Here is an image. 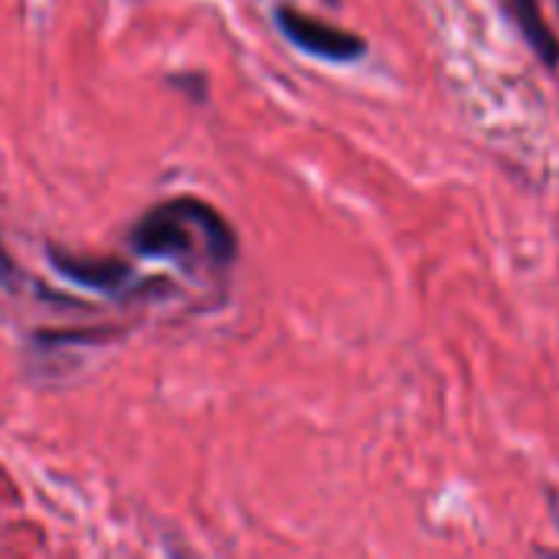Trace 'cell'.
<instances>
[{
	"mask_svg": "<svg viewBox=\"0 0 559 559\" xmlns=\"http://www.w3.org/2000/svg\"><path fill=\"white\" fill-rule=\"evenodd\" d=\"M49 262L59 275L92 292H118L131 278V265L115 255H75L66 249H49Z\"/></svg>",
	"mask_w": 559,
	"mask_h": 559,
	"instance_id": "obj_3",
	"label": "cell"
},
{
	"mask_svg": "<svg viewBox=\"0 0 559 559\" xmlns=\"http://www.w3.org/2000/svg\"><path fill=\"white\" fill-rule=\"evenodd\" d=\"M514 16H518L521 29H524V36H527L531 49H534L547 66H557L559 43H557V36H554V29L544 23L537 0H514Z\"/></svg>",
	"mask_w": 559,
	"mask_h": 559,
	"instance_id": "obj_4",
	"label": "cell"
},
{
	"mask_svg": "<svg viewBox=\"0 0 559 559\" xmlns=\"http://www.w3.org/2000/svg\"><path fill=\"white\" fill-rule=\"evenodd\" d=\"M278 20V29L288 36V43H295L298 49L318 56V59H331V62H354L367 52V43L364 36L350 33V29H341V26H331L318 16H308L295 7H278L275 13Z\"/></svg>",
	"mask_w": 559,
	"mask_h": 559,
	"instance_id": "obj_2",
	"label": "cell"
},
{
	"mask_svg": "<svg viewBox=\"0 0 559 559\" xmlns=\"http://www.w3.org/2000/svg\"><path fill=\"white\" fill-rule=\"evenodd\" d=\"M13 282H16V265L10 262V255L0 246V285H13Z\"/></svg>",
	"mask_w": 559,
	"mask_h": 559,
	"instance_id": "obj_5",
	"label": "cell"
},
{
	"mask_svg": "<svg viewBox=\"0 0 559 559\" xmlns=\"http://www.w3.org/2000/svg\"><path fill=\"white\" fill-rule=\"evenodd\" d=\"M131 246L144 259H190L203 249L219 269L233 265L239 252L236 233L223 213L197 197H174L147 210L131 229Z\"/></svg>",
	"mask_w": 559,
	"mask_h": 559,
	"instance_id": "obj_1",
	"label": "cell"
}]
</instances>
